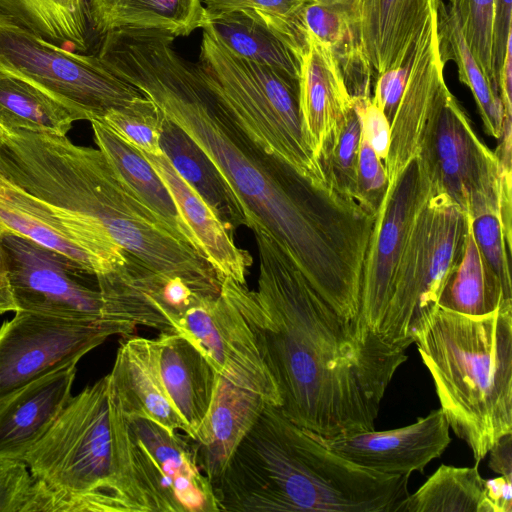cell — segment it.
Here are the masks:
<instances>
[{
  "mask_svg": "<svg viewBox=\"0 0 512 512\" xmlns=\"http://www.w3.org/2000/svg\"><path fill=\"white\" fill-rule=\"evenodd\" d=\"M151 30L115 55L112 72L151 99L209 157L244 226L271 236L339 315L359 310L363 262L375 216L259 147L205 81L198 64Z\"/></svg>",
  "mask_w": 512,
  "mask_h": 512,
  "instance_id": "obj_1",
  "label": "cell"
},
{
  "mask_svg": "<svg viewBox=\"0 0 512 512\" xmlns=\"http://www.w3.org/2000/svg\"><path fill=\"white\" fill-rule=\"evenodd\" d=\"M254 235L257 290L230 278L221 290L254 334L279 409L322 437L374 430L385 392L408 359L405 350L340 316L271 236Z\"/></svg>",
  "mask_w": 512,
  "mask_h": 512,
  "instance_id": "obj_2",
  "label": "cell"
},
{
  "mask_svg": "<svg viewBox=\"0 0 512 512\" xmlns=\"http://www.w3.org/2000/svg\"><path fill=\"white\" fill-rule=\"evenodd\" d=\"M0 172L61 215L105 232L150 269L180 277L204 296L220 294L205 257L175 236L99 148L66 136L0 130Z\"/></svg>",
  "mask_w": 512,
  "mask_h": 512,
  "instance_id": "obj_3",
  "label": "cell"
},
{
  "mask_svg": "<svg viewBox=\"0 0 512 512\" xmlns=\"http://www.w3.org/2000/svg\"><path fill=\"white\" fill-rule=\"evenodd\" d=\"M409 477L354 465L268 404L214 490L220 511L397 512Z\"/></svg>",
  "mask_w": 512,
  "mask_h": 512,
  "instance_id": "obj_4",
  "label": "cell"
},
{
  "mask_svg": "<svg viewBox=\"0 0 512 512\" xmlns=\"http://www.w3.org/2000/svg\"><path fill=\"white\" fill-rule=\"evenodd\" d=\"M23 461L35 479L24 512H150L109 374L70 398Z\"/></svg>",
  "mask_w": 512,
  "mask_h": 512,
  "instance_id": "obj_5",
  "label": "cell"
},
{
  "mask_svg": "<svg viewBox=\"0 0 512 512\" xmlns=\"http://www.w3.org/2000/svg\"><path fill=\"white\" fill-rule=\"evenodd\" d=\"M414 343L449 427L479 463L512 433V300L482 316L439 307Z\"/></svg>",
  "mask_w": 512,
  "mask_h": 512,
  "instance_id": "obj_6",
  "label": "cell"
},
{
  "mask_svg": "<svg viewBox=\"0 0 512 512\" xmlns=\"http://www.w3.org/2000/svg\"><path fill=\"white\" fill-rule=\"evenodd\" d=\"M202 31L197 64L238 124L265 152L326 185L304 128L299 80L233 54L208 30Z\"/></svg>",
  "mask_w": 512,
  "mask_h": 512,
  "instance_id": "obj_7",
  "label": "cell"
},
{
  "mask_svg": "<svg viewBox=\"0 0 512 512\" xmlns=\"http://www.w3.org/2000/svg\"><path fill=\"white\" fill-rule=\"evenodd\" d=\"M467 227L468 214L434 181L411 228L379 326L385 343L406 350L434 316L461 259Z\"/></svg>",
  "mask_w": 512,
  "mask_h": 512,
  "instance_id": "obj_8",
  "label": "cell"
},
{
  "mask_svg": "<svg viewBox=\"0 0 512 512\" xmlns=\"http://www.w3.org/2000/svg\"><path fill=\"white\" fill-rule=\"evenodd\" d=\"M0 71L16 75L69 108L79 120H102L143 94L98 56L68 50L0 11Z\"/></svg>",
  "mask_w": 512,
  "mask_h": 512,
  "instance_id": "obj_9",
  "label": "cell"
},
{
  "mask_svg": "<svg viewBox=\"0 0 512 512\" xmlns=\"http://www.w3.org/2000/svg\"><path fill=\"white\" fill-rule=\"evenodd\" d=\"M388 187L376 212L361 278L357 323L378 334L411 228L434 189L421 152L387 171Z\"/></svg>",
  "mask_w": 512,
  "mask_h": 512,
  "instance_id": "obj_10",
  "label": "cell"
},
{
  "mask_svg": "<svg viewBox=\"0 0 512 512\" xmlns=\"http://www.w3.org/2000/svg\"><path fill=\"white\" fill-rule=\"evenodd\" d=\"M135 329L105 320L93 321L15 311L0 327V400L69 364L112 335Z\"/></svg>",
  "mask_w": 512,
  "mask_h": 512,
  "instance_id": "obj_11",
  "label": "cell"
},
{
  "mask_svg": "<svg viewBox=\"0 0 512 512\" xmlns=\"http://www.w3.org/2000/svg\"><path fill=\"white\" fill-rule=\"evenodd\" d=\"M0 249L16 311L103 320L97 273L58 250L11 232L0 233Z\"/></svg>",
  "mask_w": 512,
  "mask_h": 512,
  "instance_id": "obj_12",
  "label": "cell"
},
{
  "mask_svg": "<svg viewBox=\"0 0 512 512\" xmlns=\"http://www.w3.org/2000/svg\"><path fill=\"white\" fill-rule=\"evenodd\" d=\"M433 180L462 210L500 211L497 158L477 137L467 114L448 90L432 113L421 146Z\"/></svg>",
  "mask_w": 512,
  "mask_h": 512,
  "instance_id": "obj_13",
  "label": "cell"
},
{
  "mask_svg": "<svg viewBox=\"0 0 512 512\" xmlns=\"http://www.w3.org/2000/svg\"><path fill=\"white\" fill-rule=\"evenodd\" d=\"M126 420L134 468L150 512L220 511L188 435L142 418Z\"/></svg>",
  "mask_w": 512,
  "mask_h": 512,
  "instance_id": "obj_14",
  "label": "cell"
},
{
  "mask_svg": "<svg viewBox=\"0 0 512 512\" xmlns=\"http://www.w3.org/2000/svg\"><path fill=\"white\" fill-rule=\"evenodd\" d=\"M189 339L217 374L255 392L272 406L281 404L277 386L259 352L256 339L232 299L220 289L189 309L174 329Z\"/></svg>",
  "mask_w": 512,
  "mask_h": 512,
  "instance_id": "obj_15",
  "label": "cell"
},
{
  "mask_svg": "<svg viewBox=\"0 0 512 512\" xmlns=\"http://www.w3.org/2000/svg\"><path fill=\"white\" fill-rule=\"evenodd\" d=\"M11 232L58 250L97 274L127 261L128 253L105 232L58 211L0 172V233Z\"/></svg>",
  "mask_w": 512,
  "mask_h": 512,
  "instance_id": "obj_16",
  "label": "cell"
},
{
  "mask_svg": "<svg viewBox=\"0 0 512 512\" xmlns=\"http://www.w3.org/2000/svg\"><path fill=\"white\" fill-rule=\"evenodd\" d=\"M97 276L102 319L133 328L174 332L189 309L210 298L184 279L158 273L129 253L124 265Z\"/></svg>",
  "mask_w": 512,
  "mask_h": 512,
  "instance_id": "obj_17",
  "label": "cell"
},
{
  "mask_svg": "<svg viewBox=\"0 0 512 512\" xmlns=\"http://www.w3.org/2000/svg\"><path fill=\"white\" fill-rule=\"evenodd\" d=\"M450 427L442 410L435 409L407 426L317 437L329 449L356 466L384 475L423 472L451 442Z\"/></svg>",
  "mask_w": 512,
  "mask_h": 512,
  "instance_id": "obj_18",
  "label": "cell"
},
{
  "mask_svg": "<svg viewBox=\"0 0 512 512\" xmlns=\"http://www.w3.org/2000/svg\"><path fill=\"white\" fill-rule=\"evenodd\" d=\"M345 11L375 77L400 66L438 0H335Z\"/></svg>",
  "mask_w": 512,
  "mask_h": 512,
  "instance_id": "obj_19",
  "label": "cell"
},
{
  "mask_svg": "<svg viewBox=\"0 0 512 512\" xmlns=\"http://www.w3.org/2000/svg\"><path fill=\"white\" fill-rule=\"evenodd\" d=\"M268 403L217 374L209 408L191 439L196 461L213 487Z\"/></svg>",
  "mask_w": 512,
  "mask_h": 512,
  "instance_id": "obj_20",
  "label": "cell"
},
{
  "mask_svg": "<svg viewBox=\"0 0 512 512\" xmlns=\"http://www.w3.org/2000/svg\"><path fill=\"white\" fill-rule=\"evenodd\" d=\"M77 363L41 377L0 400V460L23 461L73 396Z\"/></svg>",
  "mask_w": 512,
  "mask_h": 512,
  "instance_id": "obj_21",
  "label": "cell"
},
{
  "mask_svg": "<svg viewBox=\"0 0 512 512\" xmlns=\"http://www.w3.org/2000/svg\"><path fill=\"white\" fill-rule=\"evenodd\" d=\"M142 153L166 185L182 218L193 233L199 251L212 266L220 282L224 278H230L247 285L246 279L253 259L248 251L235 244L231 229L181 177L164 153Z\"/></svg>",
  "mask_w": 512,
  "mask_h": 512,
  "instance_id": "obj_22",
  "label": "cell"
},
{
  "mask_svg": "<svg viewBox=\"0 0 512 512\" xmlns=\"http://www.w3.org/2000/svg\"><path fill=\"white\" fill-rule=\"evenodd\" d=\"M109 378L114 398L126 418L150 420L169 432L188 435V428L161 381L150 339L124 337Z\"/></svg>",
  "mask_w": 512,
  "mask_h": 512,
  "instance_id": "obj_23",
  "label": "cell"
},
{
  "mask_svg": "<svg viewBox=\"0 0 512 512\" xmlns=\"http://www.w3.org/2000/svg\"><path fill=\"white\" fill-rule=\"evenodd\" d=\"M150 340L163 386L192 438L209 408L217 372L202 352L178 333L159 332Z\"/></svg>",
  "mask_w": 512,
  "mask_h": 512,
  "instance_id": "obj_24",
  "label": "cell"
},
{
  "mask_svg": "<svg viewBox=\"0 0 512 512\" xmlns=\"http://www.w3.org/2000/svg\"><path fill=\"white\" fill-rule=\"evenodd\" d=\"M299 58V99L302 120L317 158L320 147L352 105L340 66L333 53L306 35Z\"/></svg>",
  "mask_w": 512,
  "mask_h": 512,
  "instance_id": "obj_25",
  "label": "cell"
},
{
  "mask_svg": "<svg viewBox=\"0 0 512 512\" xmlns=\"http://www.w3.org/2000/svg\"><path fill=\"white\" fill-rule=\"evenodd\" d=\"M95 143L136 195L179 239L195 248L197 241L182 218L169 190L144 154L100 120L90 121Z\"/></svg>",
  "mask_w": 512,
  "mask_h": 512,
  "instance_id": "obj_26",
  "label": "cell"
},
{
  "mask_svg": "<svg viewBox=\"0 0 512 512\" xmlns=\"http://www.w3.org/2000/svg\"><path fill=\"white\" fill-rule=\"evenodd\" d=\"M89 22L99 34L121 29H152L187 36L204 18L201 0H85Z\"/></svg>",
  "mask_w": 512,
  "mask_h": 512,
  "instance_id": "obj_27",
  "label": "cell"
},
{
  "mask_svg": "<svg viewBox=\"0 0 512 512\" xmlns=\"http://www.w3.org/2000/svg\"><path fill=\"white\" fill-rule=\"evenodd\" d=\"M200 28L212 33L233 54L278 69L299 80V59L255 11L204 10Z\"/></svg>",
  "mask_w": 512,
  "mask_h": 512,
  "instance_id": "obj_28",
  "label": "cell"
},
{
  "mask_svg": "<svg viewBox=\"0 0 512 512\" xmlns=\"http://www.w3.org/2000/svg\"><path fill=\"white\" fill-rule=\"evenodd\" d=\"M299 19L305 34L333 53L351 97H371L373 69L341 6L335 0H310L300 10Z\"/></svg>",
  "mask_w": 512,
  "mask_h": 512,
  "instance_id": "obj_29",
  "label": "cell"
},
{
  "mask_svg": "<svg viewBox=\"0 0 512 512\" xmlns=\"http://www.w3.org/2000/svg\"><path fill=\"white\" fill-rule=\"evenodd\" d=\"M160 147L175 170L230 229L244 226L243 216L212 161L179 126L164 114Z\"/></svg>",
  "mask_w": 512,
  "mask_h": 512,
  "instance_id": "obj_30",
  "label": "cell"
},
{
  "mask_svg": "<svg viewBox=\"0 0 512 512\" xmlns=\"http://www.w3.org/2000/svg\"><path fill=\"white\" fill-rule=\"evenodd\" d=\"M78 117L32 83L0 71V129L66 136Z\"/></svg>",
  "mask_w": 512,
  "mask_h": 512,
  "instance_id": "obj_31",
  "label": "cell"
},
{
  "mask_svg": "<svg viewBox=\"0 0 512 512\" xmlns=\"http://www.w3.org/2000/svg\"><path fill=\"white\" fill-rule=\"evenodd\" d=\"M504 300L503 287L486 263L472 231L468 227L459 263L441 292L439 307L468 316H482L495 311Z\"/></svg>",
  "mask_w": 512,
  "mask_h": 512,
  "instance_id": "obj_32",
  "label": "cell"
},
{
  "mask_svg": "<svg viewBox=\"0 0 512 512\" xmlns=\"http://www.w3.org/2000/svg\"><path fill=\"white\" fill-rule=\"evenodd\" d=\"M438 49L442 62L454 61L459 79L472 92L486 133L497 140L504 117L500 94L485 77L471 53L455 13L442 0L436 10Z\"/></svg>",
  "mask_w": 512,
  "mask_h": 512,
  "instance_id": "obj_33",
  "label": "cell"
},
{
  "mask_svg": "<svg viewBox=\"0 0 512 512\" xmlns=\"http://www.w3.org/2000/svg\"><path fill=\"white\" fill-rule=\"evenodd\" d=\"M0 11L58 46L88 48L85 0H0Z\"/></svg>",
  "mask_w": 512,
  "mask_h": 512,
  "instance_id": "obj_34",
  "label": "cell"
},
{
  "mask_svg": "<svg viewBox=\"0 0 512 512\" xmlns=\"http://www.w3.org/2000/svg\"><path fill=\"white\" fill-rule=\"evenodd\" d=\"M485 479L474 467L442 464L397 512H481Z\"/></svg>",
  "mask_w": 512,
  "mask_h": 512,
  "instance_id": "obj_35",
  "label": "cell"
},
{
  "mask_svg": "<svg viewBox=\"0 0 512 512\" xmlns=\"http://www.w3.org/2000/svg\"><path fill=\"white\" fill-rule=\"evenodd\" d=\"M362 135L360 108L355 99L341 123L326 138L317 160L326 185L357 202V166ZM358 203V202H357Z\"/></svg>",
  "mask_w": 512,
  "mask_h": 512,
  "instance_id": "obj_36",
  "label": "cell"
},
{
  "mask_svg": "<svg viewBox=\"0 0 512 512\" xmlns=\"http://www.w3.org/2000/svg\"><path fill=\"white\" fill-rule=\"evenodd\" d=\"M494 2L448 0V7L457 16L465 41L482 72L499 92L494 54Z\"/></svg>",
  "mask_w": 512,
  "mask_h": 512,
  "instance_id": "obj_37",
  "label": "cell"
},
{
  "mask_svg": "<svg viewBox=\"0 0 512 512\" xmlns=\"http://www.w3.org/2000/svg\"><path fill=\"white\" fill-rule=\"evenodd\" d=\"M162 119L161 110L143 95L124 107L109 110L100 121L140 151L160 155Z\"/></svg>",
  "mask_w": 512,
  "mask_h": 512,
  "instance_id": "obj_38",
  "label": "cell"
},
{
  "mask_svg": "<svg viewBox=\"0 0 512 512\" xmlns=\"http://www.w3.org/2000/svg\"><path fill=\"white\" fill-rule=\"evenodd\" d=\"M469 216L473 234L486 263L501 282L505 296L512 299V239L504 231L499 209L484 208Z\"/></svg>",
  "mask_w": 512,
  "mask_h": 512,
  "instance_id": "obj_39",
  "label": "cell"
},
{
  "mask_svg": "<svg viewBox=\"0 0 512 512\" xmlns=\"http://www.w3.org/2000/svg\"><path fill=\"white\" fill-rule=\"evenodd\" d=\"M358 204L375 216L388 187L383 161L361 135L357 166Z\"/></svg>",
  "mask_w": 512,
  "mask_h": 512,
  "instance_id": "obj_40",
  "label": "cell"
},
{
  "mask_svg": "<svg viewBox=\"0 0 512 512\" xmlns=\"http://www.w3.org/2000/svg\"><path fill=\"white\" fill-rule=\"evenodd\" d=\"M24 461L0 460V512H23L34 484Z\"/></svg>",
  "mask_w": 512,
  "mask_h": 512,
  "instance_id": "obj_41",
  "label": "cell"
},
{
  "mask_svg": "<svg viewBox=\"0 0 512 512\" xmlns=\"http://www.w3.org/2000/svg\"><path fill=\"white\" fill-rule=\"evenodd\" d=\"M410 55L398 67L391 68L377 75L372 102L385 114L389 123L397 110L410 70Z\"/></svg>",
  "mask_w": 512,
  "mask_h": 512,
  "instance_id": "obj_42",
  "label": "cell"
},
{
  "mask_svg": "<svg viewBox=\"0 0 512 512\" xmlns=\"http://www.w3.org/2000/svg\"><path fill=\"white\" fill-rule=\"evenodd\" d=\"M210 12L254 10L280 18H294L310 0H201Z\"/></svg>",
  "mask_w": 512,
  "mask_h": 512,
  "instance_id": "obj_43",
  "label": "cell"
},
{
  "mask_svg": "<svg viewBox=\"0 0 512 512\" xmlns=\"http://www.w3.org/2000/svg\"><path fill=\"white\" fill-rule=\"evenodd\" d=\"M353 99L360 108L362 134L376 155L384 161L389 148L390 123L384 112L372 102L371 97Z\"/></svg>",
  "mask_w": 512,
  "mask_h": 512,
  "instance_id": "obj_44",
  "label": "cell"
},
{
  "mask_svg": "<svg viewBox=\"0 0 512 512\" xmlns=\"http://www.w3.org/2000/svg\"><path fill=\"white\" fill-rule=\"evenodd\" d=\"M512 39V0L494 2V54L498 73L503 65L508 41Z\"/></svg>",
  "mask_w": 512,
  "mask_h": 512,
  "instance_id": "obj_45",
  "label": "cell"
},
{
  "mask_svg": "<svg viewBox=\"0 0 512 512\" xmlns=\"http://www.w3.org/2000/svg\"><path fill=\"white\" fill-rule=\"evenodd\" d=\"M511 482L502 475L485 479L481 512H512Z\"/></svg>",
  "mask_w": 512,
  "mask_h": 512,
  "instance_id": "obj_46",
  "label": "cell"
},
{
  "mask_svg": "<svg viewBox=\"0 0 512 512\" xmlns=\"http://www.w3.org/2000/svg\"><path fill=\"white\" fill-rule=\"evenodd\" d=\"M487 454L489 468L512 480V433L501 437Z\"/></svg>",
  "mask_w": 512,
  "mask_h": 512,
  "instance_id": "obj_47",
  "label": "cell"
},
{
  "mask_svg": "<svg viewBox=\"0 0 512 512\" xmlns=\"http://www.w3.org/2000/svg\"><path fill=\"white\" fill-rule=\"evenodd\" d=\"M512 39L507 43L503 65L498 73V88L504 113L512 114Z\"/></svg>",
  "mask_w": 512,
  "mask_h": 512,
  "instance_id": "obj_48",
  "label": "cell"
},
{
  "mask_svg": "<svg viewBox=\"0 0 512 512\" xmlns=\"http://www.w3.org/2000/svg\"><path fill=\"white\" fill-rule=\"evenodd\" d=\"M16 311L5 263L0 249V314Z\"/></svg>",
  "mask_w": 512,
  "mask_h": 512,
  "instance_id": "obj_49",
  "label": "cell"
}]
</instances>
